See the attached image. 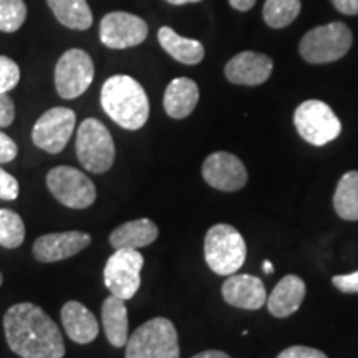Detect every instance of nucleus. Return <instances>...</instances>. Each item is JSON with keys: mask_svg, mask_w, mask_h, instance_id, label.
Listing matches in <instances>:
<instances>
[{"mask_svg": "<svg viewBox=\"0 0 358 358\" xmlns=\"http://www.w3.org/2000/svg\"><path fill=\"white\" fill-rule=\"evenodd\" d=\"M6 340L22 358H64L65 343L60 329L43 308L30 302L12 306L3 315Z\"/></svg>", "mask_w": 358, "mask_h": 358, "instance_id": "obj_1", "label": "nucleus"}, {"mask_svg": "<svg viewBox=\"0 0 358 358\" xmlns=\"http://www.w3.org/2000/svg\"><path fill=\"white\" fill-rule=\"evenodd\" d=\"M101 108L113 122L129 131L143 128L150 116L145 88L128 75H113L101 87Z\"/></svg>", "mask_w": 358, "mask_h": 358, "instance_id": "obj_2", "label": "nucleus"}, {"mask_svg": "<svg viewBox=\"0 0 358 358\" xmlns=\"http://www.w3.org/2000/svg\"><path fill=\"white\" fill-rule=\"evenodd\" d=\"M248 245L243 234L229 224H216L204 237V259L217 275H232L244 266Z\"/></svg>", "mask_w": 358, "mask_h": 358, "instance_id": "obj_3", "label": "nucleus"}, {"mask_svg": "<svg viewBox=\"0 0 358 358\" xmlns=\"http://www.w3.org/2000/svg\"><path fill=\"white\" fill-rule=\"evenodd\" d=\"M127 358H179L176 327L164 317L145 322L128 338Z\"/></svg>", "mask_w": 358, "mask_h": 358, "instance_id": "obj_4", "label": "nucleus"}, {"mask_svg": "<svg viewBox=\"0 0 358 358\" xmlns=\"http://www.w3.org/2000/svg\"><path fill=\"white\" fill-rule=\"evenodd\" d=\"M353 35L342 22L320 25L303 35L301 40V55L307 64H332L345 57L350 50Z\"/></svg>", "mask_w": 358, "mask_h": 358, "instance_id": "obj_5", "label": "nucleus"}, {"mask_svg": "<svg viewBox=\"0 0 358 358\" xmlns=\"http://www.w3.org/2000/svg\"><path fill=\"white\" fill-rule=\"evenodd\" d=\"M77 156L82 166L93 174H103L115 163V143L110 129L96 118H87L78 127Z\"/></svg>", "mask_w": 358, "mask_h": 358, "instance_id": "obj_6", "label": "nucleus"}, {"mask_svg": "<svg viewBox=\"0 0 358 358\" xmlns=\"http://www.w3.org/2000/svg\"><path fill=\"white\" fill-rule=\"evenodd\" d=\"M294 124L302 140L313 146H325L342 133L338 116L320 100H307L299 105L294 113Z\"/></svg>", "mask_w": 358, "mask_h": 358, "instance_id": "obj_7", "label": "nucleus"}, {"mask_svg": "<svg viewBox=\"0 0 358 358\" xmlns=\"http://www.w3.org/2000/svg\"><path fill=\"white\" fill-rule=\"evenodd\" d=\"M143 266L145 257L138 249H116L103 268L106 289L123 301L133 299L140 290Z\"/></svg>", "mask_w": 358, "mask_h": 358, "instance_id": "obj_8", "label": "nucleus"}, {"mask_svg": "<svg viewBox=\"0 0 358 358\" xmlns=\"http://www.w3.org/2000/svg\"><path fill=\"white\" fill-rule=\"evenodd\" d=\"M47 186L53 198L70 209H87L96 199L92 179L71 166L50 169L47 174Z\"/></svg>", "mask_w": 358, "mask_h": 358, "instance_id": "obj_9", "label": "nucleus"}, {"mask_svg": "<svg viewBox=\"0 0 358 358\" xmlns=\"http://www.w3.org/2000/svg\"><path fill=\"white\" fill-rule=\"evenodd\" d=\"M95 78L92 57L82 48H70L58 58L55 66L57 93L65 100L82 96Z\"/></svg>", "mask_w": 358, "mask_h": 358, "instance_id": "obj_10", "label": "nucleus"}, {"mask_svg": "<svg viewBox=\"0 0 358 358\" xmlns=\"http://www.w3.org/2000/svg\"><path fill=\"white\" fill-rule=\"evenodd\" d=\"M75 123H77V115L73 110L65 108V106L47 110L34 124V145L47 153H60L69 145L71 134L75 131Z\"/></svg>", "mask_w": 358, "mask_h": 358, "instance_id": "obj_11", "label": "nucleus"}, {"mask_svg": "<svg viewBox=\"0 0 358 358\" xmlns=\"http://www.w3.org/2000/svg\"><path fill=\"white\" fill-rule=\"evenodd\" d=\"M148 37V24L129 12H110L100 22V40L111 50L136 47Z\"/></svg>", "mask_w": 358, "mask_h": 358, "instance_id": "obj_12", "label": "nucleus"}, {"mask_svg": "<svg viewBox=\"0 0 358 358\" xmlns=\"http://www.w3.org/2000/svg\"><path fill=\"white\" fill-rule=\"evenodd\" d=\"M203 178L214 189L234 192L248 185V169L236 155L216 151L203 163Z\"/></svg>", "mask_w": 358, "mask_h": 358, "instance_id": "obj_13", "label": "nucleus"}, {"mask_svg": "<svg viewBox=\"0 0 358 358\" xmlns=\"http://www.w3.org/2000/svg\"><path fill=\"white\" fill-rule=\"evenodd\" d=\"M92 244V236L82 231L52 232L34 243V256L38 262L52 264L70 259Z\"/></svg>", "mask_w": 358, "mask_h": 358, "instance_id": "obj_14", "label": "nucleus"}, {"mask_svg": "<svg viewBox=\"0 0 358 358\" xmlns=\"http://www.w3.org/2000/svg\"><path fill=\"white\" fill-rule=\"evenodd\" d=\"M274 62L271 57L257 52H241L227 62L224 73L234 85L257 87L266 83L272 75Z\"/></svg>", "mask_w": 358, "mask_h": 358, "instance_id": "obj_15", "label": "nucleus"}, {"mask_svg": "<svg viewBox=\"0 0 358 358\" xmlns=\"http://www.w3.org/2000/svg\"><path fill=\"white\" fill-rule=\"evenodd\" d=\"M222 299L232 307L259 310L267 302L266 285L256 275L232 274L222 284Z\"/></svg>", "mask_w": 358, "mask_h": 358, "instance_id": "obj_16", "label": "nucleus"}, {"mask_svg": "<svg viewBox=\"0 0 358 358\" xmlns=\"http://www.w3.org/2000/svg\"><path fill=\"white\" fill-rule=\"evenodd\" d=\"M62 324H64V329L70 340L80 343V345L92 343L100 334L96 317L83 303L77 301L66 302L62 307Z\"/></svg>", "mask_w": 358, "mask_h": 358, "instance_id": "obj_17", "label": "nucleus"}, {"mask_svg": "<svg viewBox=\"0 0 358 358\" xmlns=\"http://www.w3.org/2000/svg\"><path fill=\"white\" fill-rule=\"evenodd\" d=\"M306 282L299 275H285L267 297V308L277 319H285L301 308L306 299Z\"/></svg>", "mask_w": 358, "mask_h": 358, "instance_id": "obj_18", "label": "nucleus"}, {"mask_svg": "<svg viewBox=\"0 0 358 358\" xmlns=\"http://www.w3.org/2000/svg\"><path fill=\"white\" fill-rule=\"evenodd\" d=\"M199 101V88L194 80L179 77L168 85L164 92L163 105L168 116L174 120H182L194 111Z\"/></svg>", "mask_w": 358, "mask_h": 358, "instance_id": "obj_19", "label": "nucleus"}, {"mask_svg": "<svg viewBox=\"0 0 358 358\" xmlns=\"http://www.w3.org/2000/svg\"><path fill=\"white\" fill-rule=\"evenodd\" d=\"M159 236L158 226L151 219H134L118 226L110 234V245L116 249H141L153 244Z\"/></svg>", "mask_w": 358, "mask_h": 358, "instance_id": "obj_20", "label": "nucleus"}, {"mask_svg": "<svg viewBox=\"0 0 358 358\" xmlns=\"http://www.w3.org/2000/svg\"><path fill=\"white\" fill-rule=\"evenodd\" d=\"M101 322L111 345L122 348L128 343V308L123 299L111 294L101 306Z\"/></svg>", "mask_w": 358, "mask_h": 358, "instance_id": "obj_21", "label": "nucleus"}, {"mask_svg": "<svg viewBox=\"0 0 358 358\" xmlns=\"http://www.w3.org/2000/svg\"><path fill=\"white\" fill-rule=\"evenodd\" d=\"M158 40L163 50L169 53L179 64L198 65L203 62L206 52L199 40L181 37L171 27H161L158 30Z\"/></svg>", "mask_w": 358, "mask_h": 358, "instance_id": "obj_22", "label": "nucleus"}, {"mask_svg": "<svg viewBox=\"0 0 358 358\" xmlns=\"http://www.w3.org/2000/svg\"><path fill=\"white\" fill-rule=\"evenodd\" d=\"M55 19L71 30H88L93 13L87 0H47Z\"/></svg>", "mask_w": 358, "mask_h": 358, "instance_id": "obj_23", "label": "nucleus"}, {"mask_svg": "<svg viewBox=\"0 0 358 358\" xmlns=\"http://www.w3.org/2000/svg\"><path fill=\"white\" fill-rule=\"evenodd\" d=\"M334 208L345 221H358V171H348L340 178L334 194Z\"/></svg>", "mask_w": 358, "mask_h": 358, "instance_id": "obj_24", "label": "nucleus"}, {"mask_svg": "<svg viewBox=\"0 0 358 358\" xmlns=\"http://www.w3.org/2000/svg\"><path fill=\"white\" fill-rule=\"evenodd\" d=\"M301 7V0H266L264 22L272 29H284L297 19Z\"/></svg>", "mask_w": 358, "mask_h": 358, "instance_id": "obj_25", "label": "nucleus"}, {"mask_svg": "<svg viewBox=\"0 0 358 358\" xmlns=\"http://www.w3.org/2000/svg\"><path fill=\"white\" fill-rule=\"evenodd\" d=\"M25 239V224L17 213L0 209V245L6 249H17Z\"/></svg>", "mask_w": 358, "mask_h": 358, "instance_id": "obj_26", "label": "nucleus"}, {"mask_svg": "<svg viewBox=\"0 0 358 358\" xmlns=\"http://www.w3.org/2000/svg\"><path fill=\"white\" fill-rule=\"evenodd\" d=\"M25 20L27 6L24 0H0V32H17Z\"/></svg>", "mask_w": 358, "mask_h": 358, "instance_id": "obj_27", "label": "nucleus"}, {"mask_svg": "<svg viewBox=\"0 0 358 358\" xmlns=\"http://www.w3.org/2000/svg\"><path fill=\"white\" fill-rule=\"evenodd\" d=\"M20 82V69L12 58L0 55V93H8Z\"/></svg>", "mask_w": 358, "mask_h": 358, "instance_id": "obj_28", "label": "nucleus"}, {"mask_svg": "<svg viewBox=\"0 0 358 358\" xmlns=\"http://www.w3.org/2000/svg\"><path fill=\"white\" fill-rule=\"evenodd\" d=\"M19 181L0 166V199L15 201L19 198Z\"/></svg>", "mask_w": 358, "mask_h": 358, "instance_id": "obj_29", "label": "nucleus"}, {"mask_svg": "<svg viewBox=\"0 0 358 358\" xmlns=\"http://www.w3.org/2000/svg\"><path fill=\"white\" fill-rule=\"evenodd\" d=\"M15 120V103L8 93H0V128L10 127Z\"/></svg>", "mask_w": 358, "mask_h": 358, "instance_id": "obj_30", "label": "nucleus"}, {"mask_svg": "<svg viewBox=\"0 0 358 358\" xmlns=\"http://www.w3.org/2000/svg\"><path fill=\"white\" fill-rule=\"evenodd\" d=\"M277 358H329L324 352L317 350V348H310V347H302V345H295V347H289L285 348L284 352H280Z\"/></svg>", "mask_w": 358, "mask_h": 358, "instance_id": "obj_31", "label": "nucleus"}, {"mask_svg": "<svg viewBox=\"0 0 358 358\" xmlns=\"http://www.w3.org/2000/svg\"><path fill=\"white\" fill-rule=\"evenodd\" d=\"M17 153H19L17 143L8 134L0 131V164L10 163V161L17 158Z\"/></svg>", "mask_w": 358, "mask_h": 358, "instance_id": "obj_32", "label": "nucleus"}, {"mask_svg": "<svg viewBox=\"0 0 358 358\" xmlns=\"http://www.w3.org/2000/svg\"><path fill=\"white\" fill-rule=\"evenodd\" d=\"M332 284L343 294H358V271L347 275H335Z\"/></svg>", "mask_w": 358, "mask_h": 358, "instance_id": "obj_33", "label": "nucleus"}, {"mask_svg": "<svg viewBox=\"0 0 358 358\" xmlns=\"http://www.w3.org/2000/svg\"><path fill=\"white\" fill-rule=\"evenodd\" d=\"M332 3L338 12L345 15H357L358 13V0H332Z\"/></svg>", "mask_w": 358, "mask_h": 358, "instance_id": "obj_34", "label": "nucleus"}, {"mask_svg": "<svg viewBox=\"0 0 358 358\" xmlns=\"http://www.w3.org/2000/svg\"><path fill=\"white\" fill-rule=\"evenodd\" d=\"M257 0H229L231 7H234L236 10L239 12H248L254 6H256Z\"/></svg>", "mask_w": 358, "mask_h": 358, "instance_id": "obj_35", "label": "nucleus"}, {"mask_svg": "<svg viewBox=\"0 0 358 358\" xmlns=\"http://www.w3.org/2000/svg\"><path fill=\"white\" fill-rule=\"evenodd\" d=\"M191 358H231V357L221 350H206Z\"/></svg>", "mask_w": 358, "mask_h": 358, "instance_id": "obj_36", "label": "nucleus"}, {"mask_svg": "<svg viewBox=\"0 0 358 358\" xmlns=\"http://www.w3.org/2000/svg\"><path fill=\"white\" fill-rule=\"evenodd\" d=\"M166 2L173 3V6H186V3H198L203 0H166Z\"/></svg>", "mask_w": 358, "mask_h": 358, "instance_id": "obj_37", "label": "nucleus"}, {"mask_svg": "<svg viewBox=\"0 0 358 358\" xmlns=\"http://www.w3.org/2000/svg\"><path fill=\"white\" fill-rule=\"evenodd\" d=\"M264 268L262 271L266 272V274H272V272H274V266H272V262L271 261H266L264 262V266H262Z\"/></svg>", "mask_w": 358, "mask_h": 358, "instance_id": "obj_38", "label": "nucleus"}, {"mask_svg": "<svg viewBox=\"0 0 358 358\" xmlns=\"http://www.w3.org/2000/svg\"><path fill=\"white\" fill-rule=\"evenodd\" d=\"M2 282H3V277H2V274H0V285H2Z\"/></svg>", "mask_w": 358, "mask_h": 358, "instance_id": "obj_39", "label": "nucleus"}]
</instances>
